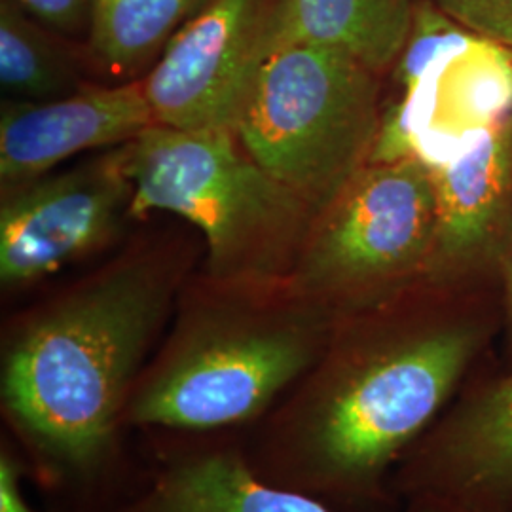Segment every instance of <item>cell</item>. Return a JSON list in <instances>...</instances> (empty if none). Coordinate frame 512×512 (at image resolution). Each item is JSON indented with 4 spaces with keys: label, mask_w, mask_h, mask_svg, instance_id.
<instances>
[{
    "label": "cell",
    "mask_w": 512,
    "mask_h": 512,
    "mask_svg": "<svg viewBox=\"0 0 512 512\" xmlns=\"http://www.w3.org/2000/svg\"><path fill=\"white\" fill-rule=\"evenodd\" d=\"M503 332V294L421 283L342 317L310 372L251 427L258 475L338 512H391L393 475Z\"/></svg>",
    "instance_id": "1"
},
{
    "label": "cell",
    "mask_w": 512,
    "mask_h": 512,
    "mask_svg": "<svg viewBox=\"0 0 512 512\" xmlns=\"http://www.w3.org/2000/svg\"><path fill=\"white\" fill-rule=\"evenodd\" d=\"M188 279L179 253L131 249L8 321L4 437L44 490L92 497L122 471L129 397Z\"/></svg>",
    "instance_id": "2"
},
{
    "label": "cell",
    "mask_w": 512,
    "mask_h": 512,
    "mask_svg": "<svg viewBox=\"0 0 512 512\" xmlns=\"http://www.w3.org/2000/svg\"><path fill=\"white\" fill-rule=\"evenodd\" d=\"M338 321L289 281L190 277L129 397V433H247L321 359Z\"/></svg>",
    "instance_id": "3"
},
{
    "label": "cell",
    "mask_w": 512,
    "mask_h": 512,
    "mask_svg": "<svg viewBox=\"0 0 512 512\" xmlns=\"http://www.w3.org/2000/svg\"><path fill=\"white\" fill-rule=\"evenodd\" d=\"M131 219L171 213L205 238L202 274L289 281L315 215L241 147L234 131L150 126L128 143Z\"/></svg>",
    "instance_id": "4"
},
{
    "label": "cell",
    "mask_w": 512,
    "mask_h": 512,
    "mask_svg": "<svg viewBox=\"0 0 512 512\" xmlns=\"http://www.w3.org/2000/svg\"><path fill=\"white\" fill-rule=\"evenodd\" d=\"M382 110L380 74L344 50L291 42L264 63L234 133L317 219L368 164Z\"/></svg>",
    "instance_id": "5"
},
{
    "label": "cell",
    "mask_w": 512,
    "mask_h": 512,
    "mask_svg": "<svg viewBox=\"0 0 512 512\" xmlns=\"http://www.w3.org/2000/svg\"><path fill=\"white\" fill-rule=\"evenodd\" d=\"M435 215L429 165L366 164L313 220L289 283L338 319L384 306L423 283Z\"/></svg>",
    "instance_id": "6"
},
{
    "label": "cell",
    "mask_w": 512,
    "mask_h": 512,
    "mask_svg": "<svg viewBox=\"0 0 512 512\" xmlns=\"http://www.w3.org/2000/svg\"><path fill=\"white\" fill-rule=\"evenodd\" d=\"M277 0H209L165 44L143 78L154 122L234 131L275 50Z\"/></svg>",
    "instance_id": "7"
},
{
    "label": "cell",
    "mask_w": 512,
    "mask_h": 512,
    "mask_svg": "<svg viewBox=\"0 0 512 512\" xmlns=\"http://www.w3.org/2000/svg\"><path fill=\"white\" fill-rule=\"evenodd\" d=\"M401 511L512 512V365H482L397 465Z\"/></svg>",
    "instance_id": "8"
},
{
    "label": "cell",
    "mask_w": 512,
    "mask_h": 512,
    "mask_svg": "<svg viewBox=\"0 0 512 512\" xmlns=\"http://www.w3.org/2000/svg\"><path fill=\"white\" fill-rule=\"evenodd\" d=\"M128 145L12 186L0 207V287L27 291L97 249L129 217Z\"/></svg>",
    "instance_id": "9"
},
{
    "label": "cell",
    "mask_w": 512,
    "mask_h": 512,
    "mask_svg": "<svg viewBox=\"0 0 512 512\" xmlns=\"http://www.w3.org/2000/svg\"><path fill=\"white\" fill-rule=\"evenodd\" d=\"M431 173L437 215L423 283L501 287L512 232V112Z\"/></svg>",
    "instance_id": "10"
},
{
    "label": "cell",
    "mask_w": 512,
    "mask_h": 512,
    "mask_svg": "<svg viewBox=\"0 0 512 512\" xmlns=\"http://www.w3.org/2000/svg\"><path fill=\"white\" fill-rule=\"evenodd\" d=\"M143 80L82 86L54 99L0 107V179L31 183L78 154L128 145L154 126Z\"/></svg>",
    "instance_id": "11"
},
{
    "label": "cell",
    "mask_w": 512,
    "mask_h": 512,
    "mask_svg": "<svg viewBox=\"0 0 512 512\" xmlns=\"http://www.w3.org/2000/svg\"><path fill=\"white\" fill-rule=\"evenodd\" d=\"M156 446L145 482L101 512H338L262 478L234 435L156 437Z\"/></svg>",
    "instance_id": "12"
},
{
    "label": "cell",
    "mask_w": 512,
    "mask_h": 512,
    "mask_svg": "<svg viewBox=\"0 0 512 512\" xmlns=\"http://www.w3.org/2000/svg\"><path fill=\"white\" fill-rule=\"evenodd\" d=\"M418 0H277L275 48L313 42L344 50L374 73L403 52Z\"/></svg>",
    "instance_id": "13"
},
{
    "label": "cell",
    "mask_w": 512,
    "mask_h": 512,
    "mask_svg": "<svg viewBox=\"0 0 512 512\" xmlns=\"http://www.w3.org/2000/svg\"><path fill=\"white\" fill-rule=\"evenodd\" d=\"M209 0H93L90 54L99 71L131 82Z\"/></svg>",
    "instance_id": "14"
},
{
    "label": "cell",
    "mask_w": 512,
    "mask_h": 512,
    "mask_svg": "<svg viewBox=\"0 0 512 512\" xmlns=\"http://www.w3.org/2000/svg\"><path fill=\"white\" fill-rule=\"evenodd\" d=\"M0 82L16 99H54L82 88L73 57L16 0H0Z\"/></svg>",
    "instance_id": "15"
},
{
    "label": "cell",
    "mask_w": 512,
    "mask_h": 512,
    "mask_svg": "<svg viewBox=\"0 0 512 512\" xmlns=\"http://www.w3.org/2000/svg\"><path fill=\"white\" fill-rule=\"evenodd\" d=\"M480 37L512 48V0H431Z\"/></svg>",
    "instance_id": "16"
},
{
    "label": "cell",
    "mask_w": 512,
    "mask_h": 512,
    "mask_svg": "<svg viewBox=\"0 0 512 512\" xmlns=\"http://www.w3.org/2000/svg\"><path fill=\"white\" fill-rule=\"evenodd\" d=\"M46 29L63 35H78L92 27L93 0H16Z\"/></svg>",
    "instance_id": "17"
},
{
    "label": "cell",
    "mask_w": 512,
    "mask_h": 512,
    "mask_svg": "<svg viewBox=\"0 0 512 512\" xmlns=\"http://www.w3.org/2000/svg\"><path fill=\"white\" fill-rule=\"evenodd\" d=\"M25 461L10 439L0 440V512H40L25 494Z\"/></svg>",
    "instance_id": "18"
},
{
    "label": "cell",
    "mask_w": 512,
    "mask_h": 512,
    "mask_svg": "<svg viewBox=\"0 0 512 512\" xmlns=\"http://www.w3.org/2000/svg\"><path fill=\"white\" fill-rule=\"evenodd\" d=\"M501 294H503V357H505V366L512 365V232L507 255H505V264L501 272Z\"/></svg>",
    "instance_id": "19"
}]
</instances>
